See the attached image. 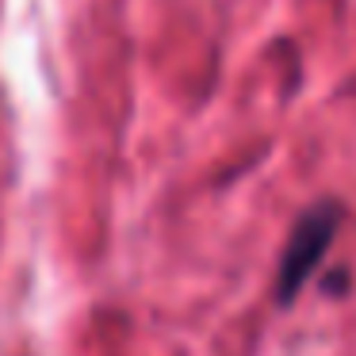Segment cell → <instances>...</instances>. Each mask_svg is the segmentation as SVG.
<instances>
[{"label": "cell", "instance_id": "cell-1", "mask_svg": "<svg viewBox=\"0 0 356 356\" xmlns=\"http://www.w3.org/2000/svg\"><path fill=\"white\" fill-rule=\"evenodd\" d=\"M341 226V203L322 200L307 211V215L295 222L291 238H287V249L280 257V280H276V295L280 302H291L299 295V287L310 280V272L322 264V257L330 253L333 234Z\"/></svg>", "mask_w": 356, "mask_h": 356}]
</instances>
